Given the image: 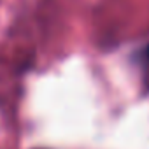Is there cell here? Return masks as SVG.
<instances>
[{
    "instance_id": "cell-1",
    "label": "cell",
    "mask_w": 149,
    "mask_h": 149,
    "mask_svg": "<svg viewBox=\"0 0 149 149\" xmlns=\"http://www.w3.org/2000/svg\"><path fill=\"white\" fill-rule=\"evenodd\" d=\"M147 58H149V47H147Z\"/></svg>"
}]
</instances>
